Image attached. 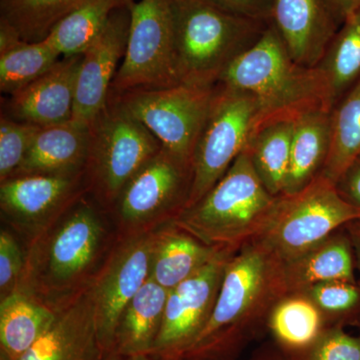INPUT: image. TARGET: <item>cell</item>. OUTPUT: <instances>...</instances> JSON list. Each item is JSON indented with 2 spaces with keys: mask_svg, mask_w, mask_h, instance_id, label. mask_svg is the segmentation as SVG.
I'll use <instances>...</instances> for the list:
<instances>
[{
  "mask_svg": "<svg viewBox=\"0 0 360 360\" xmlns=\"http://www.w3.org/2000/svg\"><path fill=\"white\" fill-rule=\"evenodd\" d=\"M101 212L84 196L32 241L18 290L58 310L86 290L116 239Z\"/></svg>",
  "mask_w": 360,
  "mask_h": 360,
  "instance_id": "1",
  "label": "cell"
},
{
  "mask_svg": "<svg viewBox=\"0 0 360 360\" xmlns=\"http://www.w3.org/2000/svg\"><path fill=\"white\" fill-rule=\"evenodd\" d=\"M284 295L281 262L257 241L243 243L227 262L212 314L184 359L202 360L229 349L267 321Z\"/></svg>",
  "mask_w": 360,
  "mask_h": 360,
  "instance_id": "2",
  "label": "cell"
},
{
  "mask_svg": "<svg viewBox=\"0 0 360 360\" xmlns=\"http://www.w3.org/2000/svg\"><path fill=\"white\" fill-rule=\"evenodd\" d=\"M217 85L255 97L258 115L253 130L277 120H295L316 108L333 110L319 70L298 65L271 22L257 44L227 68Z\"/></svg>",
  "mask_w": 360,
  "mask_h": 360,
  "instance_id": "3",
  "label": "cell"
},
{
  "mask_svg": "<svg viewBox=\"0 0 360 360\" xmlns=\"http://www.w3.org/2000/svg\"><path fill=\"white\" fill-rule=\"evenodd\" d=\"M278 198L265 188L243 150L208 193L172 222L205 245L239 248L264 231Z\"/></svg>",
  "mask_w": 360,
  "mask_h": 360,
  "instance_id": "4",
  "label": "cell"
},
{
  "mask_svg": "<svg viewBox=\"0 0 360 360\" xmlns=\"http://www.w3.org/2000/svg\"><path fill=\"white\" fill-rule=\"evenodd\" d=\"M172 7L180 84L215 86L270 23L232 15L208 0H184Z\"/></svg>",
  "mask_w": 360,
  "mask_h": 360,
  "instance_id": "5",
  "label": "cell"
},
{
  "mask_svg": "<svg viewBox=\"0 0 360 360\" xmlns=\"http://www.w3.org/2000/svg\"><path fill=\"white\" fill-rule=\"evenodd\" d=\"M162 148L160 141L115 96L89 124L84 177L89 193L104 212H111L130 179Z\"/></svg>",
  "mask_w": 360,
  "mask_h": 360,
  "instance_id": "6",
  "label": "cell"
},
{
  "mask_svg": "<svg viewBox=\"0 0 360 360\" xmlns=\"http://www.w3.org/2000/svg\"><path fill=\"white\" fill-rule=\"evenodd\" d=\"M359 219L360 210L341 196L336 184L319 175L300 193L279 196L269 224L251 240L283 264Z\"/></svg>",
  "mask_w": 360,
  "mask_h": 360,
  "instance_id": "7",
  "label": "cell"
},
{
  "mask_svg": "<svg viewBox=\"0 0 360 360\" xmlns=\"http://www.w3.org/2000/svg\"><path fill=\"white\" fill-rule=\"evenodd\" d=\"M179 84L172 2L132 0L127 51L110 94Z\"/></svg>",
  "mask_w": 360,
  "mask_h": 360,
  "instance_id": "8",
  "label": "cell"
},
{
  "mask_svg": "<svg viewBox=\"0 0 360 360\" xmlns=\"http://www.w3.org/2000/svg\"><path fill=\"white\" fill-rule=\"evenodd\" d=\"M217 85L179 84L162 89H134L111 94L180 160L193 165L194 148L210 110Z\"/></svg>",
  "mask_w": 360,
  "mask_h": 360,
  "instance_id": "9",
  "label": "cell"
},
{
  "mask_svg": "<svg viewBox=\"0 0 360 360\" xmlns=\"http://www.w3.org/2000/svg\"><path fill=\"white\" fill-rule=\"evenodd\" d=\"M193 165L161 148L122 189L110 213L118 236L153 231L186 210L193 186Z\"/></svg>",
  "mask_w": 360,
  "mask_h": 360,
  "instance_id": "10",
  "label": "cell"
},
{
  "mask_svg": "<svg viewBox=\"0 0 360 360\" xmlns=\"http://www.w3.org/2000/svg\"><path fill=\"white\" fill-rule=\"evenodd\" d=\"M257 115L255 97L217 85L212 110L194 148L193 186L186 208L207 194L245 150Z\"/></svg>",
  "mask_w": 360,
  "mask_h": 360,
  "instance_id": "11",
  "label": "cell"
},
{
  "mask_svg": "<svg viewBox=\"0 0 360 360\" xmlns=\"http://www.w3.org/2000/svg\"><path fill=\"white\" fill-rule=\"evenodd\" d=\"M158 229L117 236L90 283L97 333L108 355L113 352L116 328L123 310L150 278Z\"/></svg>",
  "mask_w": 360,
  "mask_h": 360,
  "instance_id": "12",
  "label": "cell"
},
{
  "mask_svg": "<svg viewBox=\"0 0 360 360\" xmlns=\"http://www.w3.org/2000/svg\"><path fill=\"white\" fill-rule=\"evenodd\" d=\"M238 248H224L202 269L168 293L162 326L150 355L182 360L207 323L219 295L225 267Z\"/></svg>",
  "mask_w": 360,
  "mask_h": 360,
  "instance_id": "13",
  "label": "cell"
},
{
  "mask_svg": "<svg viewBox=\"0 0 360 360\" xmlns=\"http://www.w3.org/2000/svg\"><path fill=\"white\" fill-rule=\"evenodd\" d=\"M85 194L84 174L14 176L0 182V210L28 245Z\"/></svg>",
  "mask_w": 360,
  "mask_h": 360,
  "instance_id": "14",
  "label": "cell"
},
{
  "mask_svg": "<svg viewBox=\"0 0 360 360\" xmlns=\"http://www.w3.org/2000/svg\"><path fill=\"white\" fill-rule=\"evenodd\" d=\"M130 2L111 14L103 32L82 53L75 86V122L89 125L108 103L118 65L127 51Z\"/></svg>",
  "mask_w": 360,
  "mask_h": 360,
  "instance_id": "15",
  "label": "cell"
},
{
  "mask_svg": "<svg viewBox=\"0 0 360 360\" xmlns=\"http://www.w3.org/2000/svg\"><path fill=\"white\" fill-rule=\"evenodd\" d=\"M82 59V54L61 58L44 75L9 96L2 112L40 127L70 122Z\"/></svg>",
  "mask_w": 360,
  "mask_h": 360,
  "instance_id": "16",
  "label": "cell"
},
{
  "mask_svg": "<svg viewBox=\"0 0 360 360\" xmlns=\"http://www.w3.org/2000/svg\"><path fill=\"white\" fill-rule=\"evenodd\" d=\"M89 286L58 310L56 321L20 360H105Z\"/></svg>",
  "mask_w": 360,
  "mask_h": 360,
  "instance_id": "17",
  "label": "cell"
},
{
  "mask_svg": "<svg viewBox=\"0 0 360 360\" xmlns=\"http://www.w3.org/2000/svg\"><path fill=\"white\" fill-rule=\"evenodd\" d=\"M271 25L298 65L314 68L340 28L326 0H274Z\"/></svg>",
  "mask_w": 360,
  "mask_h": 360,
  "instance_id": "18",
  "label": "cell"
},
{
  "mask_svg": "<svg viewBox=\"0 0 360 360\" xmlns=\"http://www.w3.org/2000/svg\"><path fill=\"white\" fill-rule=\"evenodd\" d=\"M89 141V125L75 120L41 127L22 162L11 177L82 175L86 165Z\"/></svg>",
  "mask_w": 360,
  "mask_h": 360,
  "instance_id": "19",
  "label": "cell"
},
{
  "mask_svg": "<svg viewBox=\"0 0 360 360\" xmlns=\"http://www.w3.org/2000/svg\"><path fill=\"white\" fill-rule=\"evenodd\" d=\"M354 264V248L345 226L300 257L281 264L286 295L328 281L356 283Z\"/></svg>",
  "mask_w": 360,
  "mask_h": 360,
  "instance_id": "20",
  "label": "cell"
},
{
  "mask_svg": "<svg viewBox=\"0 0 360 360\" xmlns=\"http://www.w3.org/2000/svg\"><path fill=\"white\" fill-rule=\"evenodd\" d=\"M222 250L205 245L174 222H167L156 234L150 278L172 290L210 264Z\"/></svg>",
  "mask_w": 360,
  "mask_h": 360,
  "instance_id": "21",
  "label": "cell"
},
{
  "mask_svg": "<svg viewBox=\"0 0 360 360\" xmlns=\"http://www.w3.org/2000/svg\"><path fill=\"white\" fill-rule=\"evenodd\" d=\"M330 112L326 108H316L295 118L283 195L300 193L321 174L330 146Z\"/></svg>",
  "mask_w": 360,
  "mask_h": 360,
  "instance_id": "22",
  "label": "cell"
},
{
  "mask_svg": "<svg viewBox=\"0 0 360 360\" xmlns=\"http://www.w3.org/2000/svg\"><path fill=\"white\" fill-rule=\"evenodd\" d=\"M168 293L151 278L143 284L122 311L112 352L124 359L150 354L162 326Z\"/></svg>",
  "mask_w": 360,
  "mask_h": 360,
  "instance_id": "23",
  "label": "cell"
},
{
  "mask_svg": "<svg viewBox=\"0 0 360 360\" xmlns=\"http://www.w3.org/2000/svg\"><path fill=\"white\" fill-rule=\"evenodd\" d=\"M56 315L58 310L22 291L0 300V349L20 360L51 328Z\"/></svg>",
  "mask_w": 360,
  "mask_h": 360,
  "instance_id": "24",
  "label": "cell"
},
{
  "mask_svg": "<svg viewBox=\"0 0 360 360\" xmlns=\"http://www.w3.org/2000/svg\"><path fill=\"white\" fill-rule=\"evenodd\" d=\"M46 39L27 42L0 20V90L11 94L32 84L60 60Z\"/></svg>",
  "mask_w": 360,
  "mask_h": 360,
  "instance_id": "25",
  "label": "cell"
},
{
  "mask_svg": "<svg viewBox=\"0 0 360 360\" xmlns=\"http://www.w3.org/2000/svg\"><path fill=\"white\" fill-rule=\"evenodd\" d=\"M295 120L266 123L253 130L245 150L265 188L274 196L283 195L290 169Z\"/></svg>",
  "mask_w": 360,
  "mask_h": 360,
  "instance_id": "26",
  "label": "cell"
},
{
  "mask_svg": "<svg viewBox=\"0 0 360 360\" xmlns=\"http://www.w3.org/2000/svg\"><path fill=\"white\" fill-rule=\"evenodd\" d=\"M316 68L333 108L360 80V9L343 21Z\"/></svg>",
  "mask_w": 360,
  "mask_h": 360,
  "instance_id": "27",
  "label": "cell"
},
{
  "mask_svg": "<svg viewBox=\"0 0 360 360\" xmlns=\"http://www.w3.org/2000/svg\"><path fill=\"white\" fill-rule=\"evenodd\" d=\"M131 0H84L52 28L47 41L63 56L82 54L108 25L111 14Z\"/></svg>",
  "mask_w": 360,
  "mask_h": 360,
  "instance_id": "28",
  "label": "cell"
},
{
  "mask_svg": "<svg viewBox=\"0 0 360 360\" xmlns=\"http://www.w3.org/2000/svg\"><path fill=\"white\" fill-rule=\"evenodd\" d=\"M360 156V80L330 112V146L322 176L336 184Z\"/></svg>",
  "mask_w": 360,
  "mask_h": 360,
  "instance_id": "29",
  "label": "cell"
},
{
  "mask_svg": "<svg viewBox=\"0 0 360 360\" xmlns=\"http://www.w3.org/2000/svg\"><path fill=\"white\" fill-rule=\"evenodd\" d=\"M324 317L302 293L284 295L270 310L267 323L283 347L305 350L324 330Z\"/></svg>",
  "mask_w": 360,
  "mask_h": 360,
  "instance_id": "30",
  "label": "cell"
},
{
  "mask_svg": "<svg viewBox=\"0 0 360 360\" xmlns=\"http://www.w3.org/2000/svg\"><path fill=\"white\" fill-rule=\"evenodd\" d=\"M84 0H0V20L27 42L41 41Z\"/></svg>",
  "mask_w": 360,
  "mask_h": 360,
  "instance_id": "31",
  "label": "cell"
},
{
  "mask_svg": "<svg viewBox=\"0 0 360 360\" xmlns=\"http://www.w3.org/2000/svg\"><path fill=\"white\" fill-rule=\"evenodd\" d=\"M302 295L309 298L326 319H345L360 311V286L350 281H328L310 286Z\"/></svg>",
  "mask_w": 360,
  "mask_h": 360,
  "instance_id": "32",
  "label": "cell"
},
{
  "mask_svg": "<svg viewBox=\"0 0 360 360\" xmlns=\"http://www.w3.org/2000/svg\"><path fill=\"white\" fill-rule=\"evenodd\" d=\"M41 127L32 123L18 122L1 112L0 117V182L18 169L35 135Z\"/></svg>",
  "mask_w": 360,
  "mask_h": 360,
  "instance_id": "33",
  "label": "cell"
},
{
  "mask_svg": "<svg viewBox=\"0 0 360 360\" xmlns=\"http://www.w3.org/2000/svg\"><path fill=\"white\" fill-rule=\"evenodd\" d=\"M300 360H360V340L340 328L324 329Z\"/></svg>",
  "mask_w": 360,
  "mask_h": 360,
  "instance_id": "34",
  "label": "cell"
},
{
  "mask_svg": "<svg viewBox=\"0 0 360 360\" xmlns=\"http://www.w3.org/2000/svg\"><path fill=\"white\" fill-rule=\"evenodd\" d=\"M25 265V252L15 236L7 229L0 231V300L13 295L20 286Z\"/></svg>",
  "mask_w": 360,
  "mask_h": 360,
  "instance_id": "35",
  "label": "cell"
},
{
  "mask_svg": "<svg viewBox=\"0 0 360 360\" xmlns=\"http://www.w3.org/2000/svg\"><path fill=\"white\" fill-rule=\"evenodd\" d=\"M225 13L246 20L270 22L274 0H208Z\"/></svg>",
  "mask_w": 360,
  "mask_h": 360,
  "instance_id": "36",
  "label": "cell"
},
{
  "mask_svg": "<svg viewBox=\"0 0 360 360\" xmlns=\"http://www.w3.org/2000/svg\"><path fill=\"white\" fill-rule=\"evenodd\" d=\"M336 187L348 203L360 210V156L338 180Z\"/></svg>",
  "mask_w": 360,
  "mask_h": 360,
  "instance_id": "37",
  "label": "cell"
},
{
  "mask_svg": "<svg viewBox=\"0 0 360 360\" xmlns=\"http://www.w3.org/2000/svg\"><path fill=\"white\" fill-rule=\"evenodd\" d=\"M326 2L340 26L360 9V0H326Z\"/></svg>",
  "mask_w": 360,
  "mask_h": 360,
  "instance_id": "38",
  "label": "cell"
},
{
  "mask_svg": "<svg viewBox=\"0 0 360 360\" xmlns=\"http://www.w3.org/2000/svg\"><path fill=\"white\" fill-rule=\"evenodd\" d=\"M352 248H354L355 264L360 271V219L345 225Z\"/></svg>",
  "mask_w": 360,
  "mask_h": 360,
  "instance_id": "39",
  "label": "cell"
},
{
  "mask_svg": "<svg viewBox=\"0 0 360 360\" xmlns=\"http://www.w3.org/2000/svg\"><path fill=\"white\" fill-rule=\"evenodd\" d=\"M124 360H158L153 359L150 355L148 354H141V355H134V356L125 357Z\"/></svg>",
  "mask_w": 360,
  "mask_h": 360,
  "instance_id": "40",
  "label": "cell"
},
{
  "mask_svg": "<svg viewBox=\"0 0 360 360\" xmlns=\"http://www.w3.org/2000/svg\"><path fill=\"white\" fill-rule=\"evenodd\" d=\"M105 360H124V357L120 356V354H115V352H111L108 355Z\"/></svg>",
  "mask_w": 360,
  "mask_h": 360,
  "instance_id": "41",
  "label": "cell"
},
{
  "mask_svg": "<svg viewBox=\"0 0 360 360\" xmlns=\"http://www.w3.org/2000/svg\"><path fill=\"white\" fill-rule=\"evenodd\" d=\"M0 360H13L11 359V357L8 356L6 354V352H4V350L0 349Z\"/></svg>",
  "mask_w": 360,
  "mask_h": 360,
  "instance_id": "42",
  "label": "cell"
},
{
  "mask_svg": "<svg viewBox=\"0 0 360 360\" xmlns=\"http://www.w3.org/2000/svg\"><path fill=\"white\" fill-rule=\"evenodd\" d=\"M172 4H174V2H179V1H184V0H169Z\"/></svg>",
  "mask_w": 360,
  "mask_h": 360,
  "instance_id": "43",
  "label": "cell"
},
{
  "mask_svg": "<svg viewBox=\"0 0 360 360\" xmlns=\"http://www.w3.org/2000/svg\"><path fill=\"white\" fill-rule=\"evenodd\" d=\"M193 360H200V359H193Z\"/></svg>",
  "mask_w": 360,
  "mask_h": 360,
  "instance_id": "44",
  "label": "cell"
}]
</instances>
